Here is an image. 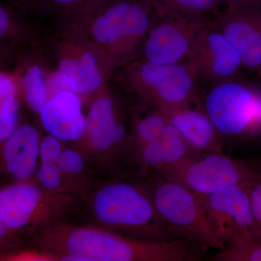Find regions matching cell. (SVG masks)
Segmentation results:
<instances>
[{
	"label": "cell",
	"mask_w": 261,
	"mask_h": 261,
	"mask_svg": "<svg viewBox=\"0 0 261 261\" xmlns=\"http://www.w3.org/2000/svg\"><path fill=\"white\" fill-rule=\"evenodd\" d=\"M37 251L51 260L195 261L191 247L179 240L132 238L97 226L67 221L49 226L32 242Z\"/></svg>",
	"instance_id": "6da1fadb"
},
{
	"label": "cell",
	"mask_w": 261,
	"mask_h": 261,
	"mask_svg": "<svg viewBox=\"0 0 261 261\" xmlns=\"http://www.w3.org/2000/svg\"><path fill=\"white\" fill-rule=\"evenodd\" d=\"M80 195L49 192L29 181H17L0 192L1 243L33 239L49 226L67 221L78 208Z\"/></svg>",
	"instance_id": "7a4b0ae2"
},
{
	"label": "cell",
	"mask_w": 261,
	"mask_h": 261,
	"mask_svg": "<svg viewBox=\"0 0 261 261\" xmlns=\"http://www.w3.org/2000/svg\"><path fill=\"white\" fill-rule=\"evenodd\" d=\"M89 208L97 227L144 240H173L172 230L160 216L151 194L130 184L99 187L91 195Z\"/></svg>",
	"instance_id": "3957f363"
},
{
	"label": "cell",
	"mask_w": 261,
	"mask_h": 261,
	"mask_svg": "<svg viewBox=\"0 0 261 261\" xmlns=\"http://www.w3.org/2000/svg\"><path fill=\"white\" fill-rule=\"evenodd\" d=\"M197 77L187 61L158 65L144 60L130 67L126 79L136 93L168 117L195 101Z\"/></svg>",
	"instance_id": "277c9868"
},
{
	"label": "cell",
	"mask_w": 261,
	"mask_h": 261,
	"mask_svg": "<svg viewBox=\"0 0 261 261\" xmlns=\"http://www.w3.org/2000/svg\"><path fill=\"white\" fill-rule=\"evenodd\" d=\"M82 21H88L90 35L97 45L113 47L130 56L152 28V18L145 5L136 0H97Z\"/></svg>",
	"instance_id": "5b68a950"
},
{
	"label": "cell",
	"mask_w": 261,
	"mask_h": 261,
	"mask_svg": "<svg viewBox=\"0 0 261 261\" xmlns=\"http://www.w3.org/2000/svg\"><path fill=\"white\" fill-rule=\"evenodd\" d=\"M205 113L221 135L261 134V89L234 80L215 84L205 99Z\"/></svg>",
	"instance_id": "8992f818"
},
{
	"label": "cell",
	"mask_w": 261,
	"mask_h": 261,
	"mask_svg": "<svg viewBox=\"0 0 261 261\" xmlns=\"http://www.w3.org/2000/svg\"><path fill=\"white\" fill-rule=\"evenodd\" d=\"M195 153L161 172L163 178L202 196L243 185L257 173L246 163L224 153Z\"/></svg>",
	"instance_id": "52a82bcc"
},
{
	"label": "cell",
	"mask_w": 261,
	"mask_h": 261,
	"mask_svg": "<svg viewBox=\"0 0 261 261\" xmlns=\"http://www.w3.org/2000/svg\"><path fill=\"white\" fill-rule=\"evenodd\" d=\"M151 196L160 216L173 231L184 233L205 247L226 248L211 228L198 196L186 187L163 178Z\"/></svg>",
	"instance_id": "ba28073f"
},
{
	"label": "cell",
	"mask_w": 261,
	"mask_h": 261,
	"mask_svg": "<svg viewBox=\"0 0 261 261\" xmlns=\"http://www.w3.org/2000/svg\"><path fill=\"white\" fill-rule=\"evenodd\" d=\"M198 196L214 232L226 247L261 238L245 185Z\"/></svg>",
	"instance_id": "9c48e42d"
},
{
	"label": "cell",
	"mask_w": 261,
	"mask_h": 261,
	"mask_svg": "<svg viewBox=\"0 0 261 261\" xmlns=\"http://www.w3.org/2000/svg\"><path fill=\"white\" fill-rule=\"evenodd\" d=\"M187 62L197 77H203L216 84L234 80L243 66L238 49L217 25L209 23H205L197 34Z\"/></svg>",
	"instance_id": "30bf717a"
},
{
	"label": "cell",
	"mask_w": 261,
	"mask_h": 261,
	"mask_svg": "<svg viewBox=\"0 0 261 261\" xmlns=\"http://www.w3.org/2000/svg\"><path fill=\"white\" fill-rule=\"evenodd\" d=\"M205 24L168 18L152 25L144 41L145 61L154 64L171 65L188 60L197 34Z\"/></svg>",
	"instance_id": "8fae6325"
},
{
	"label": "cell",
	"mask_w": 261,
	"mask_h": 261,
	"mask_svg": "<svg viewBox=\"0 0 261 261\" xmlns=\"http://www.w3.org/2000/svg\"><path fill=\"white\" fill-rule=\"evenodd\" d=\"M217 25L240 51L243 66L261 77V12L231 10Z\"/></svg>",
	"instance_id": "7c38bea8"
},
{
	"label": "cell",
	"mask_w": 261,
	"mask_h": 261,
	"mask_svg": "<svg viewBox=\"0 0 261 261\" xmlns=\"http://www.w3.org/2000/svg\"><path fill=\"white\" fill-rule=\"evenodd\" d=\"M43 128L49 135L64 142L84 138L86 116L76 93L63 90L53 96L39 113Z\"/></svg>",
	"instance_id": "4fadbf2b"
},
{
	"label": "cell",
	"mask_w": 261,
	"mask_h": 261,
	"mask_svg": "<svg viewBox=\"0 0 261 261\" xmlns=\"http://www.w3.org/2000/svg\"><path fill=\"white\" fill-rule=\"evenodd\" d=\"M40 136L37 128L25 123L2 144L5 171L17 181H27L36 175L40 151Z\"/></svg>",
	"instance_id": "5bb4252c"
},
{
	"label": "cell",
	"mask_w": 261,
	"mask_h": 261,
	"mask_svg": "<svg viewBox=\"0 0 261 261\" xmlns=\"http://www.w3.org/2000/svg\"><path fill=\"white\" fill-rule=\"evenodd\" d=\"M189 147L197 152L224 153L219 130L205 112L184 108L168 116Z\"/></svg>",
	"instance_id": "9a60e30c"
},
{
	"label": "cell",
	"mask_w": 261,
	"mask_h": 261,
	"mask_svg": "<svg viewBox=\"0 0 261 261\" xmlns=\"http://www.w3.org/2000/svg\"><path fill=\"white\" fill-rule=\"evenodd\" d=\"M58 92L70 90L77 94L95 92L102 84L97 61L90 50L62 58L54 77Z\"/></svg>",
	"instance_id": "2e32d148"
},
{
	"label": "cell",
	"mask_w": 261,
	"mask_h": 261,
	"mask_svg": "<svg viewBox=\"0 0 261 261\" xmlns=\"http://www.w3.org/2000/svg\"><path fill=\"white\" fill-rule=\"evenodd\" d=\"M187 145L177 129L168 123L158 140L137 151L143 167L162 172L195 153Z\"/></svg>",
	"instance_id": "e0dca14e"
},
{
	"label": "cell",
	"mask_w": 261,
	"mask_h": 261,
	"mask_svg": "<svg viewBox=\"0 0 261 261\" xmlns=\"http://www.w3.org/2000/svg\"><path fill=\"white\" fill-rule=\"evenodd\" d=\"M118 121L111 98L101 96L94 99L86 116L84 137L92 152L101 155L114 148L113 137Z\"/></svg>",
	"instance_id": "ac0fdd59"
},
{
	"label": "cell",
	"mask_w": 261,
	"mask_h": 261,
	"mask_svg": "<svg viewBox=\"0 0 261 261\" xmlns=\"http://www.w3.org/2000/svg\"><path fill=\"white\" fill-rule=\"evenodd\" d=\"M97 0H27L29 5L43 14L60 18L75 17L80 19L89 13Z\"/></svg>",
	"instance_id": "d6986e66"
},
{
	"label": "cell",
	"mask_w": 261,
	"mask_h": 261,
	"mask_svg": "<svg viewBox=\"0 0 261 261\" xmlns=\"http://www.w3.org/2000/svg\"><path fill=\"white\" fill-rule=\"evenodd\" d=\"M22 87L29 107L33 112L39 114L49 100L45 77L40 66L32 65L25 71L22 79Z\"/></svg>",
	"instance_id": "ffe728a7"
},
{
	"label": "cell",
	"mask_w": 261,
	"mask_h": 261,
	"mask_svg": "<svg viewBox=\"0 0 261 261\" xmlns=\"http://www.w3.org/2000/svg\"><path fill=\"white\" fill-rule=\"evenodd\" d=\"M169 123V120L163 113L157 111L136 120L134 125L137 151L159 138Z\"/></svg>",
	"instance_id": "44dd1931"
},
{
	"label": "cell",
	"mask_w": 261,
	"mask_h": 261,
	"mask_svg": "<svg viewBox=\"0 0 261 261\" xmlns=\"http://www.w3.org/2000/svg\"><path fill=\"white\" fill-rule=\"evenodd\" d=\"M168 18L204 22L201 15L214 7L215 0H166Z\"/></svg>",
	"instance_id": "7402d4cb"
},
{
	"label": "cell",
	"mask_w": 261,
	"mask_h": 261,
	"mask_svg": "<svg viewBox=\"0 0 261 261\" xmlns=\"http://www.w3.org/2000/svg\"><path fill=\"white\" fill-rule=\"evenodd\" d=\"M214 261H261V238L226 247L211 257Z\"/></svg>",
	"instance_id": "603a6c76"
},
{
	"label": "cell",
	"mask_w": 261,
	"mask_h": 261,
	"mask_svg": "<svg viewBox=\"0 0 261 261\" xmlns=\"http://www.w3.org/2000/svg\"><path fill=\"white\" fill-rule=\"evenodd\" d=\"M20 102L16 94L0 99V142L3 144L19 126Z\"/></svg>",
	"instance_id": "cb8c5ba5"
},
{
	"label": "cell",
	"mask_w": 261,
	"mask_h": 261,
	"mask_svg": "<svg viewBox=\"0 0 261 261\" xmlns=\"http://www.w3.org/2000/svg\"><path fill=\"white\" fill-rule=\"evenodd\" d=\"M38 185L49 192H68L64 189L65 178L58 166V161L40 163L36 172Z\"/></svg>",
	"instance_id": "d4e9b609"
},
{
	"label": "cell",
	"mask_w": 261,
	"mask_h": 261,
	"mask_svg": "<svg viewBox=\"0 0 261 261\" xmlns=\"http://www.w3.org/2000/svg\"><path fill=\"white\" fill-rule=\"evenodd\" d=\"M58 166L65 177H78L84 173L85 163L82 154L72 149H63L58 159Z\"/></svg>",
	"instance_id": "484cf974"
},
{
	"label": "cell",
	"mask_w": 261,
	"mask_h": 261,
	"mask_svg": "<svg viewBox=\"0 0 261 261\" xmlns=\"http://www.w3.org/2000/svg\"><path fill=\"white\" fill-rule=\"evenodd\" d=\"M244 185L250 197L255 222L261 231V175L257 173Z\"/></svg>",
	"instance_id": "4316f807"
},
{
	"label": "cell",
	"mask_w": 261,
	"mask_h": 261,
	"mask_svg": "<svg viewBox=\"0 0 261 261\" xmlns=\"http://www.w3.org/2000/svg\"><path fill=\"white\" fill-rule=\"evenodd\" d=\"M63 150L61 140L50 135L46 136L41 140L39 161H58Z\"/></svg>",
	"instance_id": "83f0119b"
},
{
	"label": "cell",
	"mask_w": 261,
	"mask_h": 261,
	"mask_svg": "<svg viewBox=\"0 0 261 261\" xmlns=\"http://www.w3.org/2000/svg\"><path fill=\"white\" fill-rule=\"evenodd\" d=\"M16 91L14 80L9 75L2 73L0 75V99L16 94Z\"/></svg>",
	"instance_id": "f1b7e54d"
},
{
	"label": "cell",
	"mask_w": 261,
	"mask_h": 261,
	"mask_svg": "<svg viewBox=\"0 0 261 261\" xmlns=\"http://www.w3.org/2000/svg\"><path fill=\"white\" fill-rule=\"evenodd\" d=\"M12 1L16 4L25 5L27 0H12Z\"/></svg>",
	"instance_id": "f546056e"
},
{
	"label": "cell",
	"mask_w": 261,
	"mask_h": 261,
	"mask_svg": "<svg viewBox=\"0 0 261 261\" xmlns=\"http://www.w3.org/2000/svg\"><path fill=\"white\" fill-rule=\"evenodd\" d=\"M230 1L235 2V3H243L245 0H230Z\"/></svg>",
	"instance_id": "4dcf8cb0"
}]
</instances>
